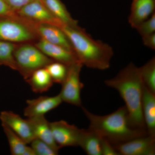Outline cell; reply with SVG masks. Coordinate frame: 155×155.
Masks as SVG:
<instances>
[{"instance_id": "6da1fadb", "label": "cell", "mask_w": 155, "mask_h": 155, "mask_svg": "<svg viewBox=\"0 0 155 155\" xmlns=\"http://www.w3.org/2000/svg\"><path fill=\"white\" fill-rule=\"evenodd\" d=\"M105 83L116 90L122 97L131 125L135 128L147 130L142 111L144 84L139 68L130 63L116 76L105 81Z\"/></svg>"}, {"instance_id": "7a4b0ae2", "label": "cell", "mask_w": 155, "mask_h": 155, "mask_svg": "<svg viewBox=\"0 0 155 155\" xmlns=\"http://www.w3.org/2000/svg\"><path fill=\"white\" fill-rule=\"evenodd\" d=\"M82 108L89 122L88 128L114 145L148 134L147 130L131 125L125 106L104 116L96 115L84 107Z\"/></svg>"}, {"instance_id": "3957f363", "label": "cell", "mask_w": 155, "mask_h": 155, "mask_svg": "<svg viewBox=\"0 0 155 155\" xmlns=\"http://www.w3.org/2000/svg\"><path fill=\"white\" fill-rule=\"evenodd\" d=\"M61 28L68 37L78 61L83 66L101 70L110 68L114 54L110 45L94 39L79 26L64 25Z\"/></svg>"}, {"instance_id": "277c9868", "label": "cell", "mask_w": 155, "mask_h": 155, "mask_svg": "<svg viewBox=\"0 0 155 155\" xmlns=\"http://www.w3.org/2000/svg\"><path fill=\"white\" fill-rule=\"evenodd\" d=\"M14 57L16 71L25 80L35 71L45 68L54 61L32 43L18 44L14 50Z\"/></svg>"}, {"instance_id": "5b68a950", "label": "cell", "mask_w": 155, "mask_h": 155, "mask_svg": "<svg viewBox=\"0 0 155 155\" xmlns=\"http://www.w3.org/2000/svg\"><path fill=\"white\" fill-rule=\"evenodd\" d=\"M39 39V37L33 24L17 14L11 17H0V40L18 44L34 43Z\"/></svg>"}, {"instance_id": "8992f818", "label": "cell", "mask_w": 155, "mask_h": 155, "mask_svg": "<svg viewBox=\"0 0 155 155\" xmlns=\"http://www.w3.org/2000/svg\"><path fill=\"white\" fill-rule=\"evenodd\" d=\"M80 62L69 66L67 76L62 83L60 94L63 102L81 107V91L84 85L80 80V73L83 67Z\"/></svg>"}, {"instance_id": "52a82bcc", "label": "cell", "mask_w": 155, "mask_h": 155, "mask_svg": "<svg viewBox=\"0 0 155 155\" xmlns=\"http://www.w3.org/2000/svg\"><path fill=\"white\" fill-rule=\"evenodd\" d=\"M15 13L18 17L33 25L49 24L60 28L64 25L53 15L41 0H34Z\"/></svg>"}, {"instance_id": "ba28073f", "label": "cell", "mask_w": 155, "mask_h": 155, "mask_svg": "<svg viewBox=\"0 0 155 155\" xmlns=\"http://www.w3.org/2000/svg\"><path fill=\"white\" fill-rule=\"evenodd\" d=\"M53 137L58 147H78L81 129L64 120L50 122Z\"/></svg>"}, {"instance_id": "9c48e42d", "label": "cell", "mask_w": 155, "mask_h": 155, "mask_svg": "<svg viewBox=\"0 0 155 155\" xmlns=\"http://www.w3.org/2000/svg\"><path fill=\"white\" fill-rule=\"evenodd\" d=\"M122 155H154L155 136L147 135L114 145Z\"/></svg>"}, {"instance_id": "30bf717a", "label": "cell", "mask_w": 155, "mask_h": 155, "mask_svg": "<svg viewBox=\"0 0 155 155\" xmlns=\"http://www.w3.org/2000/svg\"><path fill=\"white\" fill-rule=\"evenodd\" d=\"M2 124L5 125L28 144L35 138L28 119L22 118L12 111H3L0 113Z\"/></svg>"}, {"instance_id": "8fae6325", "label": "cell", "mask_w": 155, "mask_h": 155, "mask_svg": "<svg viewBox=\"0 0 155 155\" xmlns=\"http://www.w3.org/2000/svg\"><path fill=\"white\" fill-rule=\"evenodd\" d=\"M33 44L42 52L53 61L68 66L79 62L74 52L63 47L51 43L41 38Z\"/></svg>"}, {"instance_id": "7c38bea8", "label": "cell", "mask_w": 155, "mask_h": 155, "mask_svg": "<svg viewBox=\"0 0 155 155\" xmlns=\"http://www.w3.org/2000/svg\"><path fill=\"white\" fill-rule=\"evenodd\" d=\"M63 102L60 94L53 97L41 96L26 101L27 105L24 115L28 118L45 116L50 111L58 107Z\"/></svg>"}, {"instance_id": "4fadbf2b", "label": "cell", "mask_w": 155, "mask_h": 155, "mask_svg": "<svg viewBox=\"0 0 155 155\" xmlns=\"http://www.w3.org/2000/svg\"><path fill=\"white\" fill-rule=\"evenodd\" d=\"M34 26L40 38L74 52L68 37L60 27L49 24H35Z\"/></svg>"}, {"instance_id": "5bb4252c", "label": "cell", "mask_w": 155, "mask_h": 155, "mask_svg": "<svg viewBox=\"0 0 155 155\" xmlns=\"http://www.w3.org/2000/svg\"><path fill=\"white\" fill-rule=\"evenodd\" d=\"M155 0H133L128 22L134 28L155 13Z\"/></svg>"}, {"instance_id": "9a60e30c", "label": "cell", "mask_w": 155, "mask_h": 155, "mask_svg": "<svg viewBox=\"0 0 155 155\" xmlns=\"http://www.w3.org/2000/svg\"><path fill=\"white\" fill-rule=\"evenodd\" d=\"M142 111L148 134L155 136V93L143 86Z\"/></svg>"}, {"instance_id": "2e32d148", "label": "cell", "mask_w": 155, "mask_h": 155, "mask_svg": "<svg viewBox=\"0 0 155 155\" xmlns=\"http://www.w3.org/2000/svg\"><path fill=\"white\" fill-rule=\"evenodd\" d=\"M27 119L35 138L47 143L57 149H61L53 137L50 122L46 119L45 116H35L28 118Z\"/></svg>"}, {"instance_id": "e0dca14e", "label": "cell", "mask_w": 155, "mask_h": 155, "mask_svg": "<svg viewBox=\"0 0 155 155\" xmlns=\"http://www.w3.org/2000/svg\"><path fill=\"white\" fill-rule=\"evenodd\" d=\"M102 138L88 128L81 129L79 145L88 155H102Z\"/></svg>"}, {"instance_id": "ac0fdd59", "label": "cell", "mask_w": 155, "mask_h": 155, "mask_svg": "<svg viewBox=\"0 0 155 155\" xmlns=\"http://www.w3.org/2000/svg\"><path fill=\"white\" fill-rule=\"evenodd\" d=\"M25 81L30 85L32 91L37 93H42L48 91L54 83L45 68L35 71Z\"/></svg>"}, {"instance_id": "d6986e66", "label": "cell", "mask_w": 155, "mask_h": 155, "mask_svg": "<svg viewBox=\"0 0 155 155\" xmlns=\"http://www.w3.org/2000/svg\"><path fill=\"white\" fill-rule=\"evenodd\" d=\"M53 15L64 25L78 27L77 20L70 15L66 6L61 0H41Z\"/></svg>"}, {"instance_id": "ffe728a7", "label": "cell", "mask_w": 155, "mask_h": 155, "mask_svg": "<svg viewBox=\"0 0 155 155\" xmlns=\"http://www.w3.org/2000/svg\"><path fill=\"white\" fill-rule=\"evenodd\" d=\"M2 125L8 142L11 154L24 155L28 147L27 143L8 127L4 124Z\"/></svg>"}, {"instance_id": "44dd1931", "label": "cell", "mask_w": 155, "mask_h": 155, "mask_svg": "<svg viewBox=\"0 0 155 155\" xmlns=\"http://www.w3.org/2000/svg\"><path fill=\"white\" fill-rule=\"evenodd\" d=\"M17 44L0 40V66L17 70L14 52Z\"/></svg>"}, {"instance_id": "7402d4cb", "label": "cell", "mask_w": 155, "mask_h": 155, "mask_svg": "<svg viewBox=\"0 0 155 155\" xmlns=\"http://www.w3.org/2000/svg\"><path fill=\"white\" fill-rule=\"evenodd\" d=\"M139 68L142 80L145 86L155 93V58L153 57Z\"/></svg>"}, {"instance_id": "603a6c76", "label": "cell", "mask_w": 155, "mask_h": 155, "mask_svg": "<svg viewBox=\"0 0 155 155\" xmlns=\"http://www.w3.org/2000/svg\"><path fill=\"white\" fill-rule=\"evenodd\" d=\"M68 67L69 66L66 64L54 61L45 68L48 72L54 83L62 84L67 76Z\"/></svg>"}, {"instance_id": "cb8c5ba5", "label": "cell", "mask_w": 155, "mask_h": 155, "mask_svg": "<svg viewBox=\"0 0 155 155\" xmlns=\"http://www.w3.org/2000/svg\"><path fill=\"white\" fill-rule=\"evenodd\" d=\"M30 144L36 155L58 154L59 150L38 138L34 139Z\"/></svg>"}, {"instance_id": "d4e9b609", "label": "cell", "mask_w": 155, "mask_h": 155, "mask_svg": "<svg viewBox=\"0 0 155 155\" xmlns=\"http://www.w3.org/2000/svg\"><path fill=\"white\" fill-rule=\"evenodd\" d=\"M134 28L141 37L155 33V13H153L148 19L140 23Z\"/></svg>"}, {"instance_id": "484cf974", "label": "cell", "mask_w": 155, "mask_h": 155, "mask_svg": "<svg viewBox=\"0 0 155 155\" xmlns=\"http://www.w3.org/2000/svg\"><path fill=\"white\" fill-rule=\"evenodd\" d=\"M102 155H120L114 145L105 139L102 138Z\"/></svg>"}, {"instance_id": "4316f807", "label": "cell", "mask_w": 155, "mask_h": 155, "mask_svg": "<svg viewBox=\"0 0 155 155\" xmlns=\"http://www.w3.org/2000/svg\"><path fill=\"white\" fill-rule=\"evenodd\" d=\"M12 11L16 12L34 0H5Z\"/></svg>"}, {"instance_id": "83f0119b", "label": "cell", "mask_w": 155, "mask_h": 155, "mask_svg": "<svg viewBox=\"0 0 155 155\" xmlns=\"http://www.w3.org/2000/svg\"><path fill=\"white\" fill-rule=\"evenodd\" d=\"M16 15L5 0H0V17H11Z\"/></svg>"}, {"instance_id": "f1b7e54d", "label": "cell", "mask_w": 155, "mask_h": 155, "mask_svg": "<svg viewBox=\"0 0 155 155\" xmlns=\"http://www.w3.org/2000/svg\"><path fill=\"white\" fill-rule=\"evenodd\" d=\"M142 38L145 46L151 49H155V33L142 37Z\"/></svg>"}]
</instances>
